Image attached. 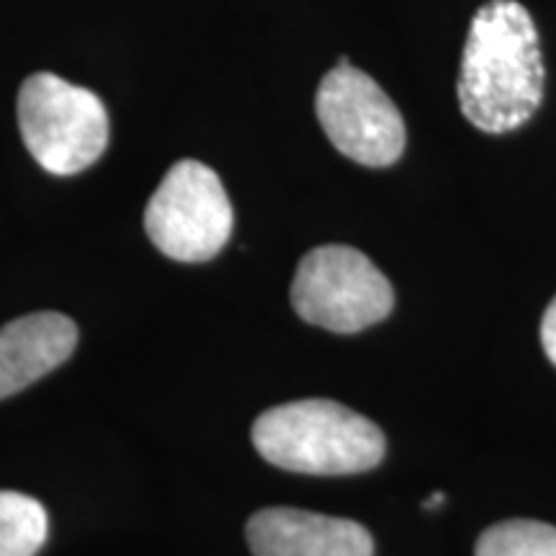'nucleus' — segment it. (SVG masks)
<instances>
[{
  "mask_svg": "<svg viewBox=\"0 0 556 556\" xmlns=\"http://www.w3.org/2000/svg\"><path fill=\"white\" fill-rule=\"evenodd\" d=\"M544 99L539 31L518 0H490L469 24L458 75L464 116L486 135H505L531 119Z\"/></svg>",
  "mask_w": 556,
  "mask_h": 556,
  "instance_id": "1",
  "label": "nucleus"
},
{
  "mask_svg": "<svg viewBox=\"0 0 556 556\" xmlns=\"http://www.w3.org/2000/svg\"><path fill=\"white\" fill-rule=\"evenodd\" d=\"M253 446L278 469L340 477L379 467L384 433L356 409L330 400H299L270 407L253 422Z\"/></svg>",
  "mask_w": 556,
  "mask_h": 556,
  "instance_id": "2",
  "label": "nucleus"
},
{
  "mask_svg": "<svg viewBox=\"0 0 556 556\" xmlns=\"http://www.w3.org/2000/svg\"><path fill=\"white\" fill-rule=\"evenodd\" d=\"M18 129L31 157L54 176H75L106 152L109 114L93 90L37 73L18 90Z\"/></svg>",
  "mask_w": 556,
  "mask_h": 556,
  "instance_id": "3",
  "label": "nucleus"
},
{
  "mask_svg": "<svg viewBox=\"0 0 556 556\" xmlns=\"http://www.w3.org/2000/svg\"><path fill=\"white\" fill-rule=\"evenodd\" d=\"M291 304L304 323L351 336L389 317L394 291L361 250L319 245L299 261Z\"/></svg>",
  "mask_w": 556,
  "mask_h": 556,
  "instance_id": "4",
  "label": "nucleus"
},
{
  "mask_svg": "<svg viewBox=\"0 0 556 556\" xmlns=\"http://www.w3.org/2000/svg\"><path fill=\"white\" fill-rule=\"evenodd\" d=\"M232 204L217 173L178 160L144 208V229L160 253L178 263H206L232 235Z\"/></svg>",
  "mask_w": 556,
  "mask_h": 556,
  "instance_id": "5",
  "label": "nucleus"
},
{
  "mask_svg": "<svg viewBox=\"0 0 556 556\" xmlns=\"http://www.w3.org/2000/svg\"><path fill=\"white\" fill-rule=\"evenodd\" d=\"M319 127L338 152L366 168H387L405 152L407 131L400 109L371 75L338 60L317 88Z\"/></svg>",
  "mask_w": 556,
  "mask_h": 556,
  "instance_id": "6",
  "label": "nucleus"
},
{
  "mask_svg": "<svg viewBox=\"0 0 556 556\" xmlns=\"http://www.w3.org/2000/svg\"><path fill=\"white\" fill-rule=\"evenodd\" d=\"M245 533L255 556H374L371 533L356 520L296 507L258 510Z\"/></svg>",
  "mask_w": 556,
  "mask_h": 556,
  "instance_id": "7",
  "label": "nucleus"
},
{
  "mask_svg": "<svg viewBox=\"0 0 556 556\" xmlns=\"http://www.w3.org/2000/svg\"><path fill=\"white\" fill-rule=\"evenodd\" d=\"M78 328L60 312H34L0 328V400L24 392L73 356Z\"/></svg>",
  "mask_w": 556,
  "mask_h": 556,
  "instance_id": "8",
  "label": "nucleus"
},
{
  "mask_svg": "<svg viewBox=\"0 0 556 556\" xmlns=\"http://www.w3.org/2000/svg\"><path fill=\"white\" fill-rule=\"evenodd\" d=\"M50 533L39 500L24 492H0V556H37Z\"/></svg>",
  "mask_w": 556,
  "mask_h": 556,
  "instance_id": "9",
  "label": "nucleus"
},
{
  "mask_svg": "<svg viewBox=\"0 0 556 556\" xmlns=\"http://www.w3.org/2000/svg\"><path fill=\"white\" fill-rule=\"evenodd\" d=\"M475 556H556V526L541 520H503L479 536Z\"/></svg>",
  "mask_w": 556,
  "mask_h": 556,
  "instance_id": "10",
  "label": "nucleus"
},
{
  "mask_svg": "<svg viewBox=\"0 0 556 556\" xmlns=\"http://www.w3.org/2000/svg\"><path fill=\"white\" fill-rule=\"evenodd\" d=\"M541 343L552 364L556 366V299L546 307V315L541 319Z\"/></svg>",
  "mask_w": 556,
  "mask_h": 556,
  "instance_id": "11",
  "label": "nucleus"
},
{
  "mask_svg": "<svg viewBox=\"0 0 556 556\" xmlns=\"http://www.w3.org/2000/svg\"><path fill=\"white\" fill-rule=\"evenodd\" d=\"M443 500H446V497H443V492H433V495H430L422 505H426L428 510H430V507H441Z\"/></svg>",
  "mask_w": 556,
  "mask_h": 556,
  "instance_id": "12",
  "label": "nucleus"
}]
</instances>
